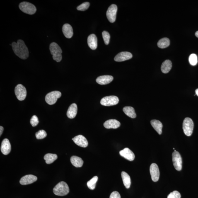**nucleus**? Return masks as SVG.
I'll return each mask as SVG.
<instances>
[{"label":"nucleus","mask_w":198,"mask_h":198,"mask_svg":"<svg viewBox=\"0 0 198 198\" xmlns=\"http://www.w3.org/2000/svg\"><path fill=\"white\" fill-rule=\"evenodd\" d=\"M11 46L14 52L20 59H25L28 57V49L23 40L19 39L17 43L13 42Z\"/></svg>","instance_id":"obj_1"},{"label":"nucleus","mask_w":198,"mask_h":198,"mask_svg":"<svg viewBox=\"0 0 198 198\" xmlns=\"http://www.w3.org/2000/svg\"><path fill=\"white\" fill-rule=\"evenodd\" d=\"M50 50L54 60L59 62L62 60V51L61 47L55 42H53L50 45Z\"/></svg>","instance_id":"obj_2"},{"label":"nucleus","mask_w":198,"mask_h":198,"mask_svg":"<svg viewBox=\"0 0 198 198\" xmlns=\"http://www.w3.org/2000/svg\"><path fill=\"white\" fill-rule=\"evenodd\" d=\"M69 187L67 184L64 181L59 182L53 189L54 194L57 196H66L69 193Z\"/></svg>","instance_id":"obj_3"},{"label":"nucleus","mask_w":198,"mask_h":198,"mask_svg":"<svg viewBox=\"0 0 198 198\" xmlns=\"http://www.w3.org/2000/svg\"><path fill=\"white\" fill-rule=\"evenodd\" d=\"M19 7L22 11L28 14H34L37 11V8L35 5L26 2L20 3Z\"/></svg>","instance_id":"obj_4"},{"label":"nucleus","mask_w":198,"mask_h":198,"mask_svg":"<svg viewBox=\"0 0 198 198\" xmlns=\"http://www.w3.org/2000/svg\"><path fill=\"white\" fill-rule=\"evenodd\" d=\"M194 123L192 119L189 117H186L183 123V129L186 136L192 135L193 130Z\"/></svg>","instance_id":"obj_5"},{"label":"nucleus","mask_w":198,"mask_h":198,"mask_svg":"<svg viewBox=\"0 0 198 198\" xmlns=\"http://www.w3.org/2000/svg\"><path fill=\"white\" fill-rule=\"evenodd\" d=\"M61 96V93L59 91H55L50 92L47 94L45 97L46 102L50 105L55 104L57 101L58 98Z\"/></svg>","instance_id":"obj_6"},{"label":"nucleus","mask_w":198,"mask_h":198,"mask_svg":"<svg viewBox=\"0 0 198 198\" xmlns=\"http://www.w3.org/2000/svg\"><path fill=\"white\" fill-rule=\"evenodd\" d=\"M172 160L173 165L176 170L178 171L181 170L182 169V158L180 153L175 150L172 153Z\"/></svg>","instance_id":"obj_7"},{"label":"nucleus","mask_w":198,"mask_h":198,"mask_svg":"<svg viewBox=\"0 0 198 198\" xmlns=\"http://www.w3.org/2000/svg\"><path fill=\"white\" fill-rule=\"evenodd\" d=\"M119 99L116 96H110L104 97L101 101V104L105 106H111L118 104Z\"/></svg>","instance_id":"obj_8"},{"label":"nucleus","mask_w":198,"mask_h":198,"mask_svg":"<svg viewBox=\"0 0 198 198\" xmlns=\"http://www.w3.org/2000/svg\"><path fill=\"white\" fill-rule=\"evenodd\" d=\"M117 11V6L115 4L112 5L107 9L106 14L107 18L110 23H113L115 21Z\"/></svg>","instance_id":"obj_9"},{"label":"nucleus","mask_w":198,"mask_h":198,"mask_svg":"<svg viewBox=\"0 0 198 198\" xmlns=\"http://www.w3.org/2000/svg\"><path fill=\"white\" fill-rule=\"evenodd\" d=\"M15 93L19 100L23 101L25 100L27 96L26 89L23 85L19 84L15 88Z\"/></svg>","instance_id":"obj_10"},{"label":"nucleus","mask_w":198,"mask_h":198,"mask_svg":"<svg viewBox=\"0 0 198 198\" xmlns=\"http://www.w3.org/2000/svg\"><path fill=\"white\" fill-rule=\"evenodd\" d=\"M150 172L152 180L155 182L158 181L159 179L160 171L158 165L156 164H152L150 167Z\"/></svg>","instance_id":"obj_11"},{"label":"nucleus","mask_w":198,"mask_h":198,"mask_svg":"<svg viewBox=\"0 0 198 198\" xmlns=\"http://www.w3.org/2000/svg\"><path fill=\"white\" fill-rule=\"evenodd\" d=\"M72 140L78 146L86 148L88 145V142L86 138L83 136L78 135L72 138Z\"/></svg>","instance_id":"obj_12"},{"label":"nucleus","mask_w":198,"mask_h":198,"mask_svg":"<svg viewBox=\"0 0 198 198\" xmlns=\"http://www.w3.org/2000/svg\"><path fill=\"white\" fill-rule=\"evenodd\" d=\"M133 57L131 53L124 52H122L118 54L114 58V60L117 62H122L130 59Z\"/></svg>","instance_id":"obj_13"},{"label":"nucleus","mask_w":198,"mask_h":198,"mask_svg":"<svg viewBox=\"0 0 198 198\" xmlns=\"http://www.w3.org/2000/svg\"><path fill=\"white\" fill-rule=\"evenodd\" d=\"M119 154L121 156L130 161L134 160L135 158L134 153L128 148H124V149L120 151Z\"/></svg>","instance_id":"obj_14"},{"label":"nucleus","mask_w":198,"mask_h":198,"mask_svg":"<svg viewBox=\"0 0 198 198\" xmlns=\"http://www.w3.org/2000/svg\"><path fill=\"white\" fill-rule=\"evenodd\" d=\"M37 177L32 175H26L22 177L20 180V184L25 185L33 183L37 180Z\"/></svg>","instance_id":"obj_15"},{"label":"nucleus","mask_w":198,"mask_h":198,"mask_svg":"<svg viewBox=\"0 0 198 198\" xmlns=\"http://www.w3.org/2000/svg\"><path fill=\"white\" fill-rule=\"evenodd\" d=\"M1 151L4 155H8L10 153L11 150V146L9 141L8 139H5L2 142Z\"/></svg>","instance_id":"obj_16"},{"label":"nucleus","mask_w":198,"mask_h":198,"mask_svg":"<svg viewBox=\"0 0 198 198\" xmlns=\"http://www.w3.org/2000/svg\"><path fill=\"white\" fill-rule=\"evenodd\" d=\"M104 127L107 129H117L120 127V123L115 119H110L106 121L104 124Z\"/></svg>","instance_id":"obj_17"},{"label":"nucleus","mask_w":198,"mask_h":198,"mask_svg":"<svg viewBox=\"0 0 198 198\" xmlns=\"http://www.w3.org/2000/svg\"><path fill=\"white\" fill-rule=\"evenodd\" d=\"M113 80V77L112 76L104 75L98 77L97 78L96 82L99 84L105 85L111 82Z\"/></svg>","instance_id":"obj_18"},{"label":"nucleus","mask_w":198,"mask_h":198,"mask_svg":"<svg viewBox=\"0 0 198 198\" xmlns=\"http://www.w3.org/2000/svg\"><path fill=\"white\" fill-rule=\"evenodd\" d=\"M62 32L65 36L67 38H71L73 35L72 27L68 24H65L62 27Z\"/></svg>","instance_id":"obj_19"},{"label":"nucleus","mask_w":198,"mask_h":198,"mask_svg":"<svg viewBox=\"0 0 198 198\" xmlns=\"http://www.w3.org/2000/svg\"><path fill=\"white\" fill-rule=\"evenodd\" d=\"M89 47L93 50L96 49L97 47V38L96 35L92 34L89 36L88 39Z\"/></svg>","instance_id":"obj_20"},{"label":"nucleus","mask_w":198,"mask_h":198,"mask_svg":"<svg viewBox=\"0 0 198 198\" xmlns=\"http://www.w3.org/2000/svg\"><path fill=\"white\" fill-rule=\"evenodd\" d=\"M77 112V105L75 104H73L70 106L66 114L68 118L72 119L76 117Z\"/></svg>","instance_id":"obj_21"},{"label":"nucleus","mask_w":198,"mask_h":198,"mask_svg":"<svg viewBox=\"0 0 198 198\" xmlns=\"http://www.w3.org/2000/svg\"><path fill=\"white\" fill-rule=\"evenodd\" d=\"M151 123L153 127L159 135L162 134V129L163 126L160 121L156 120H152L151 121Z\"/></svg>","instance_id":"obj_22"},{"label":"nucleus","mask_w":198,"mask_h":198,"mask_svg":"<svg viewBox=\"0 0 198 198\" xmlns=\"http://www.w3.org/2000/svg\"><path fill=\"white\" fill-rule=\"evenodd\" d=\"M122 177L124 186L126 188L129 189L131 184V178L129 175L124 171H123L121 173Z\"/></svg>","instance_id":"obj_23"},{"label":"nucleus","mask_w":198,"mask_h":198,"mask_svg":"<svg viewBox=\"0 0 198 198\" xmlns=\"http://www.w3.org/2000/svg\"><path fill=\"white\" fill-rule=\"evenodd\" d=\"M71 161L73 166L76 167H81L83 166V161L79 157L73 156L71 158Z\"/></svg>","instance_id":"obj_24"},{"label":"nucleus","mask_w":198,"mask_h":198,"mask_svg":"<svg viewBox=\"0 0 198 198\" xmlns=\"http://www.w3.org/2000/svg\"><path fill=\"white\" fill-rule=\"evenodd\" d=\"M172 66L171 61L170 60H166L164 61L161 66V70L162 72L167 73L169 72Z\"/></svg>","instance_id":"obj_25"},{"label":"nucleus","mask_w":198,"mask_h":198,"mask_svg":"<svg viewBox=\"0 0 198 198\" xmlns=\"http://www.w3.org/2000/svg\"><path fill=\"white\" fill-rule=\"evenodd\" d=\"M123 111L126 115L129 117L132 118H135L136 117V115L134 109L132 107H124L123 109Z\"/></svg>","instance_id":"obj_26"},{"label":"nucleus","mask_w":198,"mask_h":198,"mask_svg":"<svg viewBox=\"0 0 198 198\" xmlns=\"http://www.w3.org/2000/svg\"><path fill=\"white\" fill-rule=\"evenodd\" d=\"M58 156L57 155L48 153L46 154L44 157V159L45 160L46 163L47 164H50L57 159Z\"/></svg>","instance_id":"obj_27"},{"label":"nucleus","mask_w":198,"mask_h":198,"mask_svg":"<svg viewBox=\"0 0 198 198\" xmlns=\"http://www.w3.org/2000/svg\"><path fill=\"white\" fill-rule=\"evenodd\" d=\"M170 40L169 39L166 37L162 38L159 40L158 43V47L161 49H164L169 46Z\"/></svg>","instance_id":"obj_28"},{"label":"nucleus","mask_w":198,"mask_h":198,"mask_svg":"<svg viewBox=\"0 0 198 198\" xmlns=\"http://www.w3.org/2000/svg\"><path fill=\"white\" fill-rule=\"evenodd\" d=\"M98 180V177L95 176L93 177L91 180H89L87 184L88 188L90 190H94L96 187V184Z\"/></svg>","instance_id":"obj_29"},{"label":"nucleus","mask_w":198,"mask_h":198,"mask_svg":"<svg viewBox=\"0 0 198 198\" xmlns=\"http://www.w3.org/2000/svg\"><path fill=\"white\" fill-rule=\"evenodd\" d=\"M189 62L191 65L195 66L197 64L198 60L197 55L196 54H192L189 56Z\"/></svg>","instance_id":"obj_30"},{"label":"nucleus","mask_w":198,"mask_h":198,"mask_svg":"<svg viewBox=\"0 0 198 198\" xmlns=\"http://www.w3.org/2000/svg\"><path fill=\"white\" fill-rule=\"evenodd\" d=\"M102 35L105 44L108 45L110 41V34L106 31H104L102 32Z\"/></svg>","instance_id":"obj_31"},{"label":"nucleus","mask_w":198,"mask_h":198,"mask_svg":"<svg viewBox=\"0 0 198 198\" xmlns=\"http://www.w3.org/2000/svg\"><path fill=\"white\" fill-rule=\"evenodd\" d=\"M90 5V3L88 2H85L82 3L81 4L78 6L77 9L78 11H86L89 7Z\"/></svg>","instance_id":"obj_32"},{"label":"nucleus","mask_w":198,"mask_h":198,"mask_svg":"<svg viewBox=\"0 0 198 198\" xmlns=\"http://www.w3.org/2000/svg\"><path fill=\"white\" fill-rule=\"evenodd\" d=\"M35 135L37 139H43L47 136V133L44 130H40L36 133Z\"/></svg>","instance_id":"obj_33"},{"label":"nucleus","mask_w":198,"mask_h":198,"mask_svg":"<svg viewBox=\"0 0 198 198\" xmlns=\"http://www.w3.org/2000/svg\"><path fill=\"white\" fill-rule=\"evenodd\" d=\"M181 195L178 191L175 190L171 193L167 197V198H180Z\"/></svg>","instance_id":"obj_34"},{"label":"nucleus","mask_w":198,"mask_h":198,"mask_svg":"<svg viewBox=\"0 0 198 198\" xmlns=\"http://www.w3.org/2000/svg\"><path fill=\"white\" fill-rule=\"evenodd\" d=\"M39 121L38 117L34 115L31 118L30 120V123L33 127H35L38 124Z\"/></svg>","instance_id":"obj_35"},{"label":"nucleus","mask_w":198,"mask_h":198,"mask_svg":"<svg viewBox=\"0 0 198 198\" xmlns=\"http://www.w3.org/2000/svg\"><path fill=\"white\" fill-rule=\"evenodd\" d=\"M110 198H121V196L118 192L114 191L111 194Z\"/></svg>","instance_id":"obj_36"},{"label":"nucleus","mask_w":198,"mask_h":198,"mask_svg":"<svg viewBox=\"0 0 198 198\" xmlns=\"http://www.w3.org/2000/svg\"><path fill=\"white\" fill-rule=\"evenodd\" d=\"M3 129H4V128L2 127V126H0V136H1L2 135Z\"/></svg>","instance_id":"obj_37"},{"label":"nucleus","mask_w":198,"mask_h":198,"mask_svg":"<svg viewBox=\"0 0 198 198\" xmlns=\"http://www.w3.org/2000/svg\"><path fill=\"white\" fill-rule=\"evenodd\" d=\"M196 94L198 96V88L196 90Z\"/></svg>","instance_id":"obj_38"},{"label":"nucleus","mask_w":198,"mask_h":198,"mask_svg":"<svg viewBox=\"0 0 198 198\" xmlns=\"http://www.w3.org/2000/svg\"><path fill=\"white\" fill-rule=\"evenodd\" d=\"M195 35L196 37L198 38V31L196 32L195 33Z\"/></svg>","instance_id":"obj_39"},{"label":"nucleus","mask_w":198,"mask_h":198,"mask_svg":"<svg viewBox=\"0 0 198 198\" xmlns=\"http://www.w3.org/2000/svg\"><path fill=\"white\" fill-rule=\"evenodd\" d=\"M173 149H174V150H175V148H173Z\"/></svg>","instance_id":"obj_40"}]
</instances>
